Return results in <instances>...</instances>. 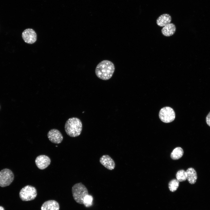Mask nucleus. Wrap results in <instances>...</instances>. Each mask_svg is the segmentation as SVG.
<instances>
[{"label": "nucleus", "mask_w": 210, "mask_h": 210, "mask_svg": "<svg viewBox=\"0 0 210 210\" xmlns=\"http://www.w3.org/2000/svg\"><path fill=\"white\" fill-rule=\"evenodd\" d=\"M114 65L111 61L104 60L99 63L95 69L96 76L104 80L109 79L112 76L115 71Z\"/></svg>", "instance_id": "f257e3e1"}, {"label": "nucleus", "mask_w": 210, "mask_h": 210, "mask_svg": "<svg viewBox=\"0 0 210 210\" xmlns=\"http://www.w3.org/2000/svg\"><path fill=\"white\" fill-rule=\"evenodd\" d=\"M65 130L67 134L71 137L80 135L82 130V124L79 118L73 117L69 118L65 125Z\"/></svg>", "instance_id": "f03ea898"}, {"label": "nucleus", "mask_w": 210, "mask_h": 210, "mask_svg": "<svg viewBox=\"0 0 210 210\" xmlns=\"http://www.w3.org/2000/svg\"><path fill=\"white\" fill-rule=\"evenodd\" d=\"M72 192L74 200L80 204H83L85 197L88 195L87 188L81 182L76 183L72 186Z\"/></svg>", "instance_id": "7ed1b4c3"}, {"label": "nucleus", "mask_w": 210, "mask_h": 210, "mask_svg": "<svg viewBox=\"0 0 210 210\" xmlns=\"http://www.w3.org/2000/svg\"><path fill=\"white\" fill-rule=\"evenodd\" d=\"M21 200L24 201L34 200L37 195V190L35 187L31 185H27L20 190L19 193Z\"/></svg>", "instance_id": "20e7f679"}, {"label": "nucleus", "mask_w": 210, "mask_h": 210, "mask_svg": "<svg viewBox=\"0 0 210 210\" xmlns=\"http://www.w3.org/2000/svg\"><path fill=\"white\" fill-rule=\"evenodd\" d=\"M14 175L8 169H4L0 171V186L5 187L10 185L13 181Z\"/></svg>", "instance_id": "39448f33"}, {"label": "nucleus", "mask_w": 210, "mask_h": 210, "mask_svg": "<svg viewBox=\"0 0 210 210\" xmlns=\"http://www.w3.org/2000/svg\"><path fill=\"white\" fill-rule=\"evenodd\" d=\"M159 117L163 122L166 123H169L174 120L175 113L171 108L165 107L160 109L159 113Z\"/></svg>", "instance_id": "423d86ee"}, {"label": "nucleus", "mask_w": 210, "mask_h": 210, "mask_svg": "<svg viewBox=\"0 0 210 210\" xmlns=\"http://www.w3.org/2000/svg\"><path fill=\"white\" fill-rule=\"evenodd\" d=\"M22 37L26 43L32 44L34 43L37 40V34L35 31L32 29H27L22 34Z\"/></svg>", "instance_id": "0eeeda50"}, {"label": "nucleus", "mask_w": 210, "mask_h": 210, "mask_svg": "<svg viewBox=\"0 0 210 210\" xmlns=\"http://www.w3.org/2000/svg\"><path fill=\"white\" fill-rule=\"evenodd\" d=\"M47 136L51 142L55 144L60 143L63 139L62 133L59 130L55 129L50 130L48 133Z\"/></svg>", "instance_id": "6e6552de"}, {"label": "nucleus", "mask_w": 210, "mask_h": 210, "mask_svg": "<svg viewBox=\"0 0 210 210\" xmlns=\"http://www.w3.org/2000/svg\"><path fill=\"white\" fill-rule=\"evenodd\" d=\"M50 158L45 155H40L36 158L35 160L36 164L40 169L43 170L46 168L50 164Z\"/></svg>", "instance_id": "1a4fd4ad"}, {"label": "nucleus", "mask_w": 210, "mask_h": 210, "mask_svg": "<svg viewBox=\"0 0 210 210\" xmlns=\"http://www.w3.org/2000/svg\"><path fill=\"white\" fill-rule=\"evenodd\" d=\"M100 163L107 169L112 170L115 167L113 160L108 155H104L99 159Z\"/></svg>", "instance_id": "9d476101"}, {"label": "nucleus", "mask_w": 210, "mask_h": 210, "mask_svg": "<svg viewBox=\"0 0 210 210\" xmlns=\"http://www.w3.org/2000/svg\"><path fill=\"white\" fill-rule=\"evenodd\" d=\"M60 206L56 201L50 200L45 202L42 204L41 210H59Z\"/></svg>", "instance_id": "9b49d317"}, {"label": "nucleus", "mask_w": 210, "mask_h": 210, "mask_svg": "<svg viewBox=\"0 0 210 210\" xmlns=\"http://www.w3.org/2000/svg\"><path fill=\"white\" fill-rule=\"evenodd\" d=\"M176 29L174 24L170 23L163 27L161 30V32L164 36L168 37L173 35L175 33Z\"/></svg>", "instance_id": "f8f14e48"}, {"label": "nucleus", "mask_w": 210, "mask_h": 210, "mask_svg": "<svg viewBox=\"0 0 210 210\" xmlns=\"http://www.w3.org/2000/svg\"><path fill=\"white\" fill-rule=\"evenodd\" d=\"M172 18L168 14H164L160 15L157 19L156 23L160 27H164L170 23Z\"/></svg>", "instance_id": "ddd939ff"}, {"label": "nucleus", "mask_w": 210, "mask_h": 210, "mask_svg": "<svg viewBox=\"0 0 210 210\" xmlns=\"http://www.w3.org/2000/svg\"><path fill=\"white\" fill-rule=\"evenodd\" d=\"M187 174V180L191 184L195 183L197 179V174L195 170L193 168H188L186 171Z\"/></svg>", "instance_id": "4468645a"}, {"label": "nucleus", "mask_w": 210, "mask_h": 210, "mask_svg": "<svg viewBox=\"0 0 210 210\" xmlns=\"http://www.w3.org/2000/svg\"><path fill=\"white\" fill-rule=\"evenodd\" d=\"M184 152L183 149L180 147L174 148L171 154V157L174 160H176L181 158L183 155Z\"/></svg>", "instance_id": "2eb2a0df"}, {"label": "nucleus", "mask_w": 210, "mask_h": 210, "mask_svg": "<svg viewBox=\"0 0 210 210\" xmlns=\"http://www.w3.org/2000/svg\"><path fill=\"white\" fill-rule=\"evenodd\" d=\"M176 179L180 182L185 181L187 179V174L186 171L181 169L178 171L176 174Z\"/></svg>", "instance_id": "dca6fc26"}, {"label": "nucleus", "mask_w": 210, "mask_h": 210, "mask_svg": "<svg viewBox=\"0 0 210 210\" xmlns=\"http://www.w3.org/2000/svg\"><path fill=\"white\" fill-rule=\"evenodd\" d=\"M179 186V181L177 179H173L169 183L168 187L169 190L174 192L176 191Z\"/></svg>", "instance_id": "f3484780"}, {"label": "nucleus", "mask_w": 210, "mask_h": 210, "mask_svg": "<svg viewBox=\"0 0 210 210\" xmlns=\"http://www.w3.org/2000/svg\"><path fill=\"white\" fill-rule=\"evenodd\" d=\"M93 198L91 195H88L86 196L84 199L83 204L86 207H89L92 204Z\"/></svg>", "instance_id": "a211bd4d"}, {"label": "nucleus", "mask_w": 210, "mask_h": 210, "mask_svg": "<svg viewBox=\"0 0 210 210\" xmlns=\"http://www.w3.org/2000/svg\"><path fill=\"white\" fill-rule=\"evenodd\" d=\"M206 120L207 125L210 127V112H209L207 115L206 117Z\"/></svg>", "instance_id": "6ab92c4d"}, {"label": "nucleus", "mask_w": 210, "mask_h": 210, "mask_svg": "<svg viewBox=\"0 0 210 210\" xmlns=\"http://www.w3.org/2000/svg\"><path fill=\"white\" fill-rule=\"evenodd\" d=\"M0 210H5L4 208L2 206H0Z\"/></svg>", "instance_id": "aec40b11"}]
</instances>
